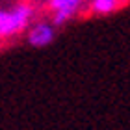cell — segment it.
Segmentation results:
<instances>
[{
  "instance_id": "cell-1",
  "label": "cell",
  "mask_w": 130,
  "mask_h": 130,
  "mask_svg": "<svg viewBox=\"0 0 130 130\" xmlns=\"http://www.w3.org/2000/svg\"><path fill=\"white\" fill-rule=\"evenodd\" d=\"M34 17L30 4H17L13 8L0 9V39H8L28 30Z\"/></svg>"
},
{
  "instance_id": "cell-2",
  "label": "cell",
  "mask_w": 130,
  "mask_h": 130,
  "mask_svg": "<svg viewBox=\"0 0 130 130\" xmlns=\"http://www.w3.org/2000/svg\"><path fill=\"white\" fill-rule=\"evenodd\" d=\"M84 2L86 0H48V6L52 11V24L63 26L65 22L74 19Z\"/></svg>"
},
{
  "instance_id": "cell-4",
  "label": "cell",
  "mask_w": 130,
  "mask_h": 130,
  "mask_svg": "<svg viewBox=\"0 0 130 130\" xmlns=\"http://www.w3.org/2000/svg\"><path fill=\"white\" fill-rule=\"evenodd\" d=\"M123 0H91V11L97 15H110L121 8Z\"/></svg>"
},
{
  "instance_id": "cell-3",
  "label": "cell",
  "mask_w": 130,
  "mask_h": 130,
  "mask_svg": "<svg viewBox=\"0 0 130 130\" xmlns=\"http://www.w3.org/2000/svg\"><path fill=\"white\" fill-rule=\"evenodd\" d=\"M26 39L34 48H45L56 39V28L50 22H35L28 28Z\"/></svg>"
}]
</instances>
